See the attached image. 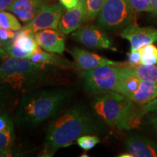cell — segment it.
<instances>
[{
  "label": "cell",
  "instance_id": "cell-21",
  "mask_svg": "<svg viewBox=\"0 0 157 157\" xmlns=\"http://www.w3.org/2000/svg\"><path fill=\"white\" fill-rule=\"evenodd\" d=\"M137 50L140 54V64L146 66L157 64V47L154 44L143 45Z\"/></svg>",
  "mask_w": 157,
  "mask_h": 157
},
{
  "label": "cell",
  "instance_id": "cell-7",
  "mask_svg": "<svg viewBox=\"0 0 157 157\" xmlns=\"http://www.w3.org/2000/svg\"><path fill=\"white\" fill-rule=\"evenodd\" d=\"M115 92L126 96L138 105H143L157 98V84L128 76L121 79Z\"/></svg>",
  "mask_w": 157,
  "mask_h": 157
},
{
  "label": "cell",
  "instance_id": "cell-32",
  "mask_svg": "<svg viewBox=\"0 0 157 157\" xmlns=\"http://www.w3.org/2000/svg\"><path fill=\"white\" fill-rule=\"evenodd\" d=\"M148 13H151L153 15L157 16V0H151Z\"/></svg>",
  "mask_w": 157,
  "mask_h": 157
},
{
  "label": "cell",
  "instance_id": "cell-20",
  "mask_svg": "<svg viewBox=\"0 0 157 157\" xmlns=\"http://www.w3.org/2000/svg\"><path fill=\"white\" fill-rule=\"evenodd\" d=\"M15 140V129L0 128V157L13 156V148Z\"/></svg>",
  "mask_w": 157,
  "mask_h": 157
},
{
  "label": "cell",
  "instance_id": "cell-25",
  "mask_svg": "<svg viewBox=\"0 0 157 157\" xmlns=\"http://www.w3.org/2000/svg\"><path fill=\"white\" fill-rule=\"evenodd\" d=\"M129 2L134 13L149 11L151 0H129Z\"/></svg>",
  "mask_w": 157,
  "mask_h": 157
},
{
  "label": "cell",
  "instance_id": "cell-8",
  "mask_svg": "<svg viewBox=\"0 0 157 157\" xmlns=\"http://www.w3.org/2000/svg\"><path fill=\"white\" fill-rule=\"evenodd\" d=\"M71 36L76 42L89 48L117 51L112 41L99 26L94 25L82 26L72 33Z\"/></svg>",
  "mask_w": 157,
  "mask_h": 157
},
{
  "label": "cell",
  "instance_id": "cell-24",
  "mask_svg": "<svg viewBox=\"0 0 157 157\" xmlns=\"http://www.w3.org/2000/svg\"><path fill=\"white\" fill-rule=\"evenodd\" d=\"M100 143V139L94 135H84L78 137L76 143L78 146L84 151H89L93 148Z\"/></svg>",
  "mask_w": 157,
  "mask_h": 157
},
{
  "label": "cell",
  "instance_id": "cell-33",
  "mask_svg": "<svg viewBox=\"0 0 157 157\" xmlns=\"http://www.w3.org/2000/svg\"><path fill=\"white\" fill-rule=\"evenodd\" d=\"M7 58H9V56L7 55V52H6L5 49L0 47V58L2 59V60H5Z\"/></svg>",
  "mask_w": 157,
  "mask_h": 157
},
{
  "label": "cell",
  "instance_id": "cell-4",
  "mask_svg": "<svg viewBox=\"0 0 157 157\" xmlns=\"http://www.w3.org/2000/svg\"><path fill=\"white\" fill-rule=\"evenodd\" d=\"M53 68L29 58L9 57L0 63V82L8 84L17 93H29L46 83Z\"/></svg>",
  "mask_w": 157,
  "mask_h": 157
},
{
  "label": "cell",
  "instance_id": "cell-10",
  "mask_svg": "<svg viewBox=\"0 0 157 157\" xmlns=\"http://www.w3.org/2000/svg\"><path fill=\"white\" fill-rule=\"evenodd\" d=\"M34 33L22 27L15 32V36L10 44L5 48L9 57L29 58L39 49Z\"/></svg>",
  "mask_w": 157,
  "mask_h": 157
},
{
  "label": "cell",
  "instance_id": "cell-1",
  "mask_svg": "<svg viewBox=\"0 0 157 157\" xmlns=\"http://www.w3.org/2000/svg\"><path fill=\"white\" fill-rule=\"evenodd\" d=\"M98 131L99 125L93 114L84 106L74 105L51 121L39 156H54L59 149L69 146L78 137Z\"/></svg>",
  "mask_w": 157,
  "mask_h": 157
},
{
  "label": "cell",
  "instance_id": "cell-17",
  "mask_svg": "<svg viewBox=\"0 0 157 157\" xmlns=\"http://www.w3.org/2000/svg\"><path fill=\"white\" fill-rule=\"evenodd\" d=\"M58 53L43 51L38 49L29 59L32 62L50 66L55 68H74V63L67 59L57 55Z\"/></svg>",
  "mask_w": 157,
  "mask_h": 157
},
{
  "label": "cell",
  "instance_id": "cell-2",
  "mask_svg": "<svg viewBox=\"0 0 157 157\" xmlns=\"http://www.w3.org/2000/svg\"><path fill=\"white\" fill-rule=\"evenodd\" d=\"M68 88L34 90L23 93L15 111L17 126L33 128L54 117L71 95Z\"/></svg>",
  "mask_w": 157,
  "mask_h": 157
},
{
  "label": "cell",
  "instance_id": "cell-23",
  "mask_svg": "<svg viewBox=\"0 0 157 157\" xmlns=\"http://www.w3.org/2000/svg\"><path fill=\"white\" fill-rule=\"evenodd\" d=\"M105 1L106 0H86V2H87L86 21L87 22H91L97 18Z\"/></svg>",
  "mask_w": 157,
  "mask_h": 157
},
{
  "label": "cell",
  "instance_id": "cell-26",
  "mask_svg": "<svg viewBox=\"0 0 157 157\" xmlns=\"http://www.w3.org/2000/svg\"><path fill=\"white\" fill-rule=\"evenodd\" d=\"M15 32L16 31L0 28V40L3 43L4 49H5L7 45L10 44L13 39H14Z\"/></svg>",
  "mask_w": 157,
  "mask_h": 157
},
{
  "label": "cell",
  "instance_id": "cell-3",
  "mask_svg": "<svg viewBox=\"0 0 157 157\" xmlns=\"http://www.w3.org/2000/svg\"><path fill=\"white\" fill-rule=\"evenodd\" d=\"M136 104L126 96L111 91L98 94L93 106L96 114L109 127L130 130L139 127L144 116L141 105Z\"/></svg>",
  "mask_w": 157,
  "mask_h": 157
},
{
  "label": "cell",
  "instance_id": "cell-34",
  "mask_svg": "<svg viewBox=\"0 0 157 157\" xmlns=\"http://www.w3.org/2000/svg\"><path fill=\"white\" fill-rule=\"evenodd\" d=\"M0 47H1V48H2L4 49V44H3V43L2 42L1 40H0Z\"/></svg>",
  "mask_w": 157,
  "mask_h": 157
},
{
  "label": "cell",
  "instance_id": "cell-16",
  "mask_svg": "<svg viewBox=\"0 0 157 157\" xmlns=\"http://www.w3.org/2000/svg\"><path fill=\"white\" fill-rule=\"evenodd\" d=\"M35 39L40 48L54 53L62 54L65 50L64 34L58 29H48L35 33Z\"/></svg>",
  "mask_w": 157,
  "mask_h": 157
},
{
  "label": "cell",
  "instance_id": "cell-31",
  "mask_svg": "<svg viewBox=\"0 0 157 157\" xmlns=\"http://www.w3.org/2000/svg\"><path fill=\"white\" fill-rule=\"evenodd\" d=\"M15 0H0V11L7 10Z\"/></svg>",
  "mask_w": 157,
  "mask_h": 157
},
{
  "label": "cell",
  "instance_id": "cell-27",
  "mask_svg": "<svg viewBox=\"0 0 157 157\" xmlns=\"http://www.w3.org/2000/svg\"><path fill=\"white\" fill-rule=\"evenodd\" d=\"M140 105L141 109H142V111L144 115L148 113L157 112V98L152 100V101H149L148 103Z\"/></svg>",
  "mask_w": 157,
  "mask_h": 157
},
{
  "label": "cell",
  "instance_id": "cell-28",
  "mask_svg": "<svg viewBox=\"0 0 157 157\" xmlns=\"http://www.w3.org/2000/svg\"><path fill=\"white\" fill-rule=\"evenodd\" d=\"M131 66H137L140 64V54L138 50L130 51L128 54V61Z\"/></svg>",
  "mask_w": 157,
  "mask_h": 157
},
{
  "label": "cell",
  "instance_id": "cell-11",
  "mask_svg": "<svg viewBox=\"0 0 157 157\" xmlns=\"http://www.w3.org/2000/svg\"><path fill=\"white\" fill-rule=\"evenodd\" d=\"M66 8L60 3H54L39 13L30 23L25 24V29L34 34L48 29H58V24Z\"/></svg>",
  "mask_w": 157,
  "mask_h": 157
},
{
  "label": "cell",
  "instance_id": "cell-6",
  "mask_svg": "<svg viewBox=\"0 0 157 157\" xmlns=\"http://www.w3.org/2000/svg\"><path fill=\"white\" fill-rule=\"evenodd\" d=\"M134 11L129 0H106L97 17L98 26L107 30H120L132 23Z\"/></svg>",
  "mask_w": 157,
  "mask_h": 157
},
{
  "label": "cell",
  "instance_id": "cell-29",
  "mask_svg": "<svg viewBox=\"0 0 157 157\" xmlns=\"http://www.w3.org/2000/svg\"><path fill=\"white\" fill-rule=\"evenodd\" d=\"M147 119H148L149 124L151 125L154 132L157 135V112L148 113Z\"/></svg>",
  "mask_w": 157,
  "mask_h": 157
},
{
  "label": "cell",
  "instance_id": "cell-19",
  "mask_svg": "<svg viewBox=\"0 0 157 157\" xmlns=\"http://www.w3.org/2000/svg\"><path fill=\"white\" fill-rule=\"evenodd\" d=\"M18 101L17 92L8 84L0 82V113L13 111L16 109Z\"/></svg>",
  "mask_w": 157,
  "mask_h": 157
},
{
  "label": "cell",
  "instance_id": "cell-12",
  "mask_svg": "<svg viewBox=\"0 0 157 157\" xmlns=\"http://www.w3.org/2000/svg\"><path fill=\"white\" fill-rule=\"evenodd\" d=\"M121 38L130 43V51L137 50L143 45L157 42V29L150 27H141L131 23L120 33Z\"/></svg>",
  "mask_w": 157,
  "mask_h": 157
},
{
  "label": "cell",
  "instance_id": "cell-14",
  "mask_svg": "<svg viewBox=\"0 0 157 157\" xmlns=\"http://www.w3.org/2000/svg\"><path fill=\"white\" fill-rule=\"evenodd\" d=\"M87 2L86 0H79L77 5L71 9H66L58 24V29L64 34L73 33L86 21Z\"/></svg>",
  "mask_w": 157,
  "mask_h": 157
},
{
  "label": "cell",
  "instance_id": "cell-9",
  "mask_svg": "<svg viewBox=\"0 0 157 157\" xmlns=\"http://www.w3.org/2000/svg\"><path fill=\"white\" fill-rule=\"evenodd\" d=\"M68 52L74 58V68H77L81 72L94 69L103 66H126L129 65L128 62L113 61L94 52L76 47L68 50Z\"/></svg>",
  "mask_w": 157,
  "mask_h": 157
},
{
  "label": "cell",
  "instance_id": "cell-22",
  "mask_svg": "<svg viewBox=\"0 0 157 157\" xmlns=\"http://www.w3.org/2000/svg\"><path fill=\"white\" fill-rule=\"evenodd\" d=\"M19 20L10 11H0V28L17 31L22 28Z\"/></svg>",
  "mask_w": 157,
  "mask_h": 157
},
{
  "label": "cell",
  "instance_id": "cell-5",
  "mask_svg": "<svg viewBox=\"0 0 157 157\" xmlns=\"http://www.w3.org/2000/svg\"><path fill=\"white\" fill-rule=\"evenodd\" d=\"M81 73L86 91L97 95L115 92L118 84L124 78L123 66H103Z\"/></svg>",
  "mask_w": 157,
  "mask_h": 157
},
{
  "label": "cell",
  "instance_id": "cell-18",
  "mask_svg": "<svg viewBox=\"0 0 157 157\" xmlns=\"http://www.w3.org/2000/svg\"><path fill=\"white\" fill-rule=\"evenodd\" d=\"M124 75L125 77L134 76L143 81L152 82L157 84V66H146V65H137V66H123Z\"/></svg>",
  "mask_w": 157,
  "mask_h": 157
},
{
  "label": "cell",
  "instance_id": "cell-15",
  "mask_svg": "<svg viewBox=\"0 0 157 157\" xmlns=\"http://www.w3.org/2000/svg\"><path fill=\"white\" fill-rule=\"evenodd\" d=\"M124 146L127 152L132 157H157V143L143 135H129Z\"/></svg>",
  "mask_w": 157,
  "mask_h": 157
},
{
  "label": "cell",
  "instance_id": "cell-13",
  "mask_svg": "<svg viewBox=\"0 0 157 157\" xmlns=\"http://www.w3.org/2000/svg\"><path fill=\"white\" fill-rule=\"evenodd\" d=\"M52 2L53 0H15L7 10L13 13L25 25L43 10L53 5Z\"/></svg>",
  "mask_w": 157,
  "mask_h": 157
},
{
  "label": "cell",
  "instance_id": "cell-30",
  "mask_svg": "<svg viewBox=\"0 0 157 157\" xmlns=\"http://www.w3.org/2000/svg\"><path fill=\"white\" fill-rule=\"evenodd\" d=\"M79 0H59L60 3L66 9H71L77 5Z\"/></svg>",
  "mask_w": 157,
  "mask_h": 157
}]
</instances>
